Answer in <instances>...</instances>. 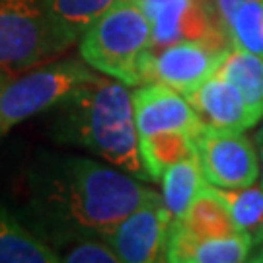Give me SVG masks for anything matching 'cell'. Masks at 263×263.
I'll return each mask as SVG.
<instances>
[{"label":"cell","mask_w":263,"mask_h":263,"mask_svg":"<svg viewBox=\"0 0 263 263\" xmlns=\"http://www.w3.org/2000/svg\"><path fill=\"white\" fill-rule=\"evenodd\" d=\"M151 193L152 189L127 172L70 156L47 174L39 195L43 211L63 230L105 238Z\"/></svg>","instance_id":"cell-1"},{"label":"cell","mask_w":263,"mask_h":263,"mask_svg":"<svg viewBox=\"0 0 263 263\" xmlns=\"http://www.w3.org/2000/svg\"><path fill=\"white\" fill-rule=\"evenodd\" d=\"M59 137L84 144L105 162L139 179H152L141 156L133 94L127 84L96 74L63 104Z\"/></svg>","instance_id":"cell-2"},{"label":"cell","mask_w":263,"mask_h":263,"mask_svg":"<svg viewBox=\"0 0 263 263\" xmlns=\"http://www.w3.org/2000/svg\"><path fill=\"white\" fill-rule=\"evenodd\" d=\"M152 53V29L139 0H119L80 35V55L102 74L127 86L142 84Z\"/></svg>","instance_id":"cell-3"},{"label":"cell","mask_w":263,"mask_h":263,"mask_svg":"<svg viewBox=\"0 0 263 263\" xmlns=\"http://www.w3.org/2000/svg\"><path fill=\"white\" fill-rule=\"evenodd\" d=\"M76 37L47 0H0V70L8 74L45 63Z\"/></svg>","instance_id":"cell-4"},{"label":"cell","mask_w":263,"mask_h":263,"mask_svg":"<svg viewBox=\"0 0 263 263\" xmlns=\"http://www.w3.org/2000/svg\"><path fill=\"white\" fill-rule=\"evenodd\" d=\"M94 76V68L90 70L88 63L68 59L29 70L16 80L10 78L0 96V135L31 115L63 104Z\"/></svg>","instance_id":"cell-5"},{"label":"cell","mask_w":263,"mask_h":263,"mask_svg":"<svg viewBox=\"0 0 263 263\" xmlns=\"http://www.w3.org/2000/svg\"><path fill=\"white\" fill-rule=\"evenodd\" d=\"M203 176L216 187L238 189L254 185L259 162L244 131L205 125L193 137Z\"/></svg>","instance_id":"cell-6"},{"label":"cell","mask_w":263,"mask_h":263,"mask_svg":"<svg viewBox=\"0 0 263 263\" xmlns=\"http://www.w3.org/2000/svg\"><path fill=\"white\" fill-rule=\"evenodd\" d=\"M232 47H216L209 41L189 39L152 51L142 74V84L158 82L187 96L218 72Z\"/></svg>","instance_id":"cell-7"},{"label":"cell","mask_w":263,"mask_h":263,"mask_svg":"<svg viewBox=\"0 0 263 263\" xmlns=\"http://www.w3.org/2000/svg\"><path fill=\"white\" fill-rule=\"evenodd\" d=\"M172 213L164 197L152 191L139 207L127 215L104 240L123 263L166 261V244Z\"/></svg>","instance_id":"cell-8"},{"label":"cell","mask_w":263,"mask_h":263,"mask_svg":"<svg viewBox=\"0 0 263 263\" xmlns=\"http://www.w3.org/2000/svg\"><path fill=\"white\" fill-rule=\"evenodd\" d=\"M133 109L139 137L160 131H183L195 137L203 127L187 98L158 82H146L133 92Z\"/></svg>","instance_id":"cell-9"},{"label":"cell","mask_w":263,"mask_h":263,"mask_svg":"<svg viewBox=\"0 0 263 263\" xmlns=\"http://www.w3.org/2000/svg\"><path fill=\"white\" fill-rule=\"evenodd\" d=\"M252 234L238 230L220 238H195L178 218H172L166 261L174 263H240L252 254Z\"/></svg>","instance_id":"cell-10"},{"label":"cell","mask_w":263,"mask_h":263,"mask_svg":"<svg viewBox=\"0 0 263 263\" xmlns=\"http://www.w3.org/2000/svg\"><path fill=\"white\" fill-rule=\"evenodd\" d=\"M185 98L205 125L236 131H246L255 125L240 90L222 76H211Z\"/></svg>","instance_id":"cell-11"},{"label":"cell","mask_w":263,"mask_h":263,"mask_svg":"<svg viewBox=\"0 0 263 263\" xmlns=\"http://www.w3.org/2000/svg\"><path fill=\"white\" fill-rule=\"evenodd\" d=\"M178 220L195 238H220L238 232L226 201L209 181L199 191L185 215L178 216Z\"/></svg>","instance_id":"cell-12"},{"label":"cell","mask_w":263,"mask_h":263,"mask_svg":"<svg viewBox=\"0 0 263 263\" xmlns=\"http://www.w3.org/2000/svg\"><path fill=\"white\" fill-rule=\"evenodd\" d=\"M59 252L0 207V263H57Z\"/></svg>","instance_id":"cell-13"},{"label":"cell","mask_w":263,"mask_h":263,"mask_svg":"<svg viewBox=\"0 0 263 263\" xmlns=\"http://www.w3.org/2000/svg\"><path fill=\"white\" fill-rule=\"evenodd\" d=\"M216 74L240 90L252 117L255 123L259 121L263 115V57L232 47Z\"/></svg>","instance_id":"cell-14"},{"label":"cell","mask_w":263,"mask_h":263,"mask_svg":"<svg viewBox=\"0 0 263 263\" xmlns=\"http://www.w3.org/2000/svg\"><path fill=\"white\" fill-rule=\"evenodd\" d=\"M205 183L207 179L203 176L197 152L172 164L162 174V197L174 218L185 215V211L191 207V203L195 201Z\"/></svg>","instance_id":"cell-15"},{"label":"cell","mask_w":263,"mask_h":263,"mask_svg":"<svg viewBox=\"0 0 263 263\" xmlns=\"http://www.w3.org/2000/svg\"><path fill=\"white\" fill-rule=\"evenodd\" d=\"M141 156L151 178L162 179V174L185 156L195 154V142L189 133L183 131H160L146 137H139Z\"/></svg>","instance_id":"cell-16"},{"label":"cell","mask_w":263,"mask_h":263,"mask_svg":"<svg viewBox=\"0 0 263 263\" xmlns=\"http://www.w3.org/2000/svg\"><path fill=\"white\" fill-rule=\"evenodd\" d=\"M232 47L263 57V0H248L228 24Z\"/></svg>","instance_id":"cell-17"},{"label":"cell","mask_w":263,"mask_h":263,"mask_svg":"<svg viewBox=\"0 0 263 263\" xmlns=\"http://www.w3.org/2000/svg\"><path fill=\"white\" fill-rule=\"evenodd\" d=\"M216 187V185H215ZM220 197L226 201L228 211L238 230L242 232H255V228L263 220V187L248 185L238 189L216 187Z\"/></svg>","instance_id":"cell-18"},{"label":"cell","mask_w":263,"mask_h":263,"mask_svg":"<svg viewBox=\"0 0 263 263\" xmlns=\"http://www.w3.org/2000/svg\"><path fill=\"white\" fill-rule=\"evenodd\" d=\"M115 2L119 0H47L51 12L78 37Z\"/></svg>","instance_id":"cell-19"},{"label":"cell","mask_w":263,"mask_h":263,"mask_svg":"<svg viewBox=\"0 0 263 263\" xmlns=\"http://www.w3.org/2000/svg\"><path fill=\"white\" fill-rule=\"evenodd\" d=\"M61 261L65 263H119V255L105 240H94V236H84L76 240L66 252H63Z\"/></svg>","instance_id":"cell-20"},{"label":"cell","mask_w":263,"mask_h":263,"mask_svg":"<svg viewBox=\"0 0 263 263\" xmlns=\"http://www.w3.org/2000/svg\"><path fill=\"white\" fill-rule=\"evenodd\" d=\"M209 2H211V12H213L215 22L228 33V24L236 14V10L248 0H209Z\"/></svg>","instance_id":"cell-21"},{"label":"cell","mask_w":263,"mask_h":263,"mask_svg":"<svg viewBox=\"0 0 263 263\" xmlns=\"http://www.w3.org/2000/svg\"><path fill=\"white\" fill-rule=\"evenodd\" d=\"M248 261H254V263H263V244H259V248L250 254Z\"/></svg>","instance_id":"cell-22"},{"label":"cell","mask_w":263,"mask_h":263,"mask_svg":"<svg viewBox=\"0 0 263 263\" xmlns=\"http://www.w3.org/2000/svg\"><path fill=\"white\" fill-rule=\"evenodd\" d=\"M252 242H254V244H257V246L263 244V220H261V224L255 228L254 234H252Z\"/></svg>","instance_id":"cell-23"},{"label":"cell","mask_w":263,"mask_h":263,"mask_svg":"<svg viewBox=\"0 0 263 263\" xmlns=\"http://www.w3.org/2000/svg\"><path fill=\"white\" fill-rule=\"evenodd\" d=\"M8 82H10V74L4 72V70H0V96H2V92H4V88H6Z\"/></svg>","instance_id":"cell-24"},{"label":"cell","mask_w":263,"mask_h":263,"mask_svg":"<svg viewBox=\"0 0 263 263\" xmlns=\"http://www.w3.org/2000/svg\"><path fill=\"white\" fill-rule=\"evenodd\" d=\"M255 142H257V146H259V148L263 146V127L257 131V135H255Z\"/></svg>","instance_id":"cell-25"},{"label":"cell","mask_w":263,"mask_h":263,"mask_svg":"<svg viewBox=\"0 0 263 263\" xmlns=\"http://www.w3.org/2000/svg\"><path fill=\"white\" fill-rule=\"evenodd\" d=\"M259 151H261V162H263V146L259 148ZM261 187H263V176H261Z\"/></svg>","instance_id":"cell-26"}]
</instances>
